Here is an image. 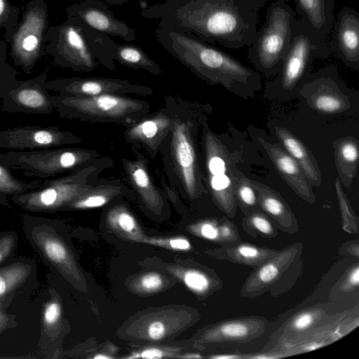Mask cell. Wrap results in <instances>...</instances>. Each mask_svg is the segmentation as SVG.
I'll return each mask as SVG.
<instances>
[{
	"mask_svg": "<svg viewBox=\"0 0 359 359\" xmlns=\"http://www.w3.org/2000/svg\"><path fill=\"white\" fill-rule=\"evenodd\" d=\"M298 15L321 39L326 40L334 24V0H295Z\"/></svg>",
	"mask_w": 359,
	"mask_h": 359,
	"instance_id": "obj_23",
	"label": "cell"
},
{
	"mask_svg": "<svg viewBox=\"0 0 359 359\" xmlns=\"http://www.w3.org/2000/svg\"><path fill=\"white\" fill-rule=\"evenodd\" d=\"M26 236L43 261L74 287H85L83 276L73 252L53 224L44 218L24 216Z\"/></svg>",
	"mask_w": 359,
	"mask_h": 359,
	"instance_id": "obj_8",
	"label": "cell"
},
{
	"mask_svg": "<svg viewBox=\"0 0 359 359\" xmlns=\"http://www.w3.org/2000/svg\"><path fill=\"white\" fill-rule=\"evenodd\" d=\"M79 137L53 126H26L0 130V149L33 151L74 144Z\"/></svg>",
	"mask_w": 359,
	"mask_h": 359,
	"instance_id": "obj_14",
	"label": "cell"
},
{
	"mask_svg": "<svg viewBox=\"0 0 359 359\" xmlns=\"http://www.w3.org/2000/svg\"><path fill=\"white\" fill-rule=\"evenodd\" d=\"M65 13L107 36L119 37L128 42L136 39L135 29L117 18L101 0H81L67 6Z\"/></svg>",
	"mask_w": 359,
	"mask_h": 359,
	"instance_id": "obj_15",
	"label": "cell"
},
{
	"mask_svg": "<svg viewBox=\"0 0 359 359\" xmlns=\"http://www.w3.org/2000/svg\"><path fill=\"white\" fill-rule=\"evenodd\" d=\"M256 191L259 207L273 222L278 229L289 234L299 231L297 219L283 198L271 187L250 180Z\"/></svg>",
	"mask_w": 359,
	"mask_h": 359,
	"instance_id": "obj_22",
	"label": "cell"
},
{
	"mask_svg": "<svg viewBox=\"0 0 359 359\" xmlns=\"http://www.w3.org/2000/svg\"><path fill=\"white\" fill-rule=\"evenodd\" d=\"M121 192V187L115 185L90 187L63 210H87L100 208L119 195Z\"/></svg>",
	"mask_w": 359,
	"mask_h": 359,
	"instance_id": "obj_34",
	"label": "cell"
},
{
	"mask_svg": "<svg viewBox=\"0 0 359 359\" xmlns=\"http://www.w3.org/2000/svg\"><path fill=\"white\" fill-rule=\"evenodd\" d=\"M32 271V265L16 262L0 268V302L11 295L27 280Z\"/></svg>",
	"mask_w": 359,
	"mask_h": 359,
	"instance_id": "obj_33",
	"label": "cell"
},
{
	"mask_svg": "<svg viewBox=\"0 0 359 359\" xmlns=\"http://www.w3.org/2000/svg\"><path fill=\"white\" fill-rule=\"evenodd\" d=\"M93 156L92 151L76 148L10 151L0 153V164L27 176L48 178L83 165Z\"/></svg>",
	"mask_w": 359,
	"mask_h": 359,
	"instance_id": "obj_7",
	"label": "cell"
},
{
	"mask_svg": "<svg viewBox=\"0 0 359 359\" xmlns=\"http://www.w3.org/2000/svg\"><path fill=\"white\" fill-rule=\"evenodd\" d=\"M114 60L133 68H141L151 74L162 72L161 67L137 46L133 44H116Z\"/></svg>",
	"mask_w": 359,
	"mask_h": 359,
	"instance_id": "obj_35",
	"label": "cell"
},
{
	"mask_svg": "<svg viewBox=\"0 0 359 359\" xmlns=\"http://www.w3.org/2000/svg\"><path fill=\"white\" fill-rule=\"evenodd\" d=\"M182 311L164 310L138 320L137 336L150 341H160L182 327Z\"/></svg>",
	"mask_w": 359,
	"mask_h": 359,
	"instance_id": "obj_26",
	"label": "cell"
},
{
	"mask_svg": "<svg viewBox=\"0 0 359 359\" xmlns=\"http://www.w3.org/2000/svg\"><path fill=\"white\" fill-rule=\"evenodd\" d=\"M44 0H31L26 6L11 39L10 56L15 66L29 74L36 62L46 55V34L49 27Z\"/></svg>",
	"mask_w": 359,
	"mask_h": 359,
	"instance_id": "obj_9",
	"label": "cell"
},
{
	"mask_svg": "<svg viewBox=\"0 0 359 359\" xmlns=\"http://www.w3.org/2000/svg\"><path fill=\"white\" fill-rule=\"evenodd\" d=\"M222 219H207L191 224L189 231L196 236L222 244Z\"/></svg>",
	"mask_w": 359,
	"mask_h": 359,
	"instance_id": "obj_42",
	"label": "cell"
},
{
	"mask_svg": "<svg viewBox=\"0 0 359 359\" xmlns=\"http://www.w3.org/2000/svg\"><path fill=\"white\" fill-rule=\"evenodd\" d=\"M18 236L13 231L0 237V264L8 259L17 247Z\"/></svg>",
	"mask_w": 359,
	"mask_h": 359,
	"instance_id": "obj_47",
	"label": "cell"
},
{
	"mask_svg": "<svg viewBox=\"0 0 359 359\" xmlns=\"http://www.w3.org/2000/svg\"><path fill=\"white\" fill-rule=\"evenodd\" d=\"M259 141L285 182L301 198L313 204L316 196L311 184L297 162L279 144L260 137Z\"/></svg>",
	"mask_w": 359,
	"mask_h": 359,
	"instance_id": "obj_20",
	"label": "cell"
},
{
	"mask_svg": "<svg viewBox=\"0 0 359 359\" xmlns=\"http://www.w3.org/2000/svg\"><path fill=\"white\" fill-rule=\"evenodd\" d=\"M336 79V69L326 67L303 86L302 94L311 108L323 114H336L351 107L348 97L340 90Z\"/></svg>",
	"mask_w": 359,
	"mask_h": 359,
	"instance_id": "obj_16",
	"label": "cell"
},
{
	"mask_svg": "<svg viewBox=\"0 0 359 359\" xmlns=\"http://www.w3.org/2000/svg\"><path fill=\"white\" fill-rule=\"evenodd\" d=\"M303 245L294 243L254 269L241 290V296L254 299L269 292L273 297L287 292L303 272Z\"/></svg>",
	"mask_w": 359,
	"mask_h": 359,
	"instance_id": "obj_5",
	"label": "cell"
},
{
	"mask_svg": "<svg viewBox=\"0 0 359 359\" xmlns=\"http://www.w3.org/2000/svg\"><path fill=\"white\" fill-rule=\"evenodd\" d=\"M359 287V266L358 262L353 264L342 276L341 280L337 283L331 292L333 294L337 292L338 297L342 293L358 292Z\"/></svg>",
	"mask_w": 359,
	"mask_h": 359,
	"instance_id": "obj_44",
	"label": "cell"
},
{
	"mask_svg": "<svg viewBox=\"0 0 359 359\" xmlns=\"http://www.w3.org/2000/svg\"><path fill=\"white\" fill-rule=\"evenodd\" d=\"M177 358H203V355H200L199 353H185L182 355H177Z\"/></svg>",
	"mask_w": 359,
	"mask_h": 359,
	"instance_id": "obj_51",
	"label": "cell"
},
{
	"mask_svg": "<svg viewBox=\"0 0 359 359\" xmlns=\"http://www.w3.org/2000/svg\"><path fill=\"white\" fill-rule=\"evenodd\" d=\"M170 272L182 280L194 294L205 297L223 286L220 278L213 272L203 269L172 267Z\"/></svg>",
	"mask_w": 359,
	"mask_h": 359,
	"instance_id": "obj_29",
	"label": "cell"
},
{
	"mask_svg": "<svg viewBox=\"0 0 359 359\" xmlns=\"http://www.w3.org/2000/svg\"><path fill=\"white\" fill-rule=\"evenodd\" d=\"M275 133L285 150L299 165L311 184L319 187L321 184L320 171L310 150L287 129L277 126Z\"/></svg>",
	"mask_w": 359,
	"mask_h": 359,
	"instance_id": "obj_25",
	"label": "cell"
},
{
	"mask_svg": "<svg viewBox=\"0 0 359 359\" xmlns=\"http://www.w3.org/2000/svg\"><path fill=\"white\" fill-rule=\"evenodd\" d=\"M8 65L7 63L8 74ZM0 68L6 76L0 71V97L5 111L43 115L53 111L52 95L46 87L48 78L46 73L29 79L18 81L8 79L1 62Z\"/></svg>",
	"mask_w": 359,
	"mask_h": 359,
	"instance_id": "obj_12",
	"label": "cell"
},
{
	"mask_svg": "<svg viewBox=\"0 0 359 359\" xmlns=\"http://www.w3.org/2000/svg\"><path fill=\"white\" fill-rule=\"evenodd\" d=\"M330 52L326 40L321 39L301 20L296 18L291 42L279 69L282 88L285 90L293 89L305 76L313 58H325Z\"/></svg>",
	"mask_w": 359,
	"mask_h": 359,
	"instance_id": "obj_11",
	"label": "cell"
},
{
	"mask_svg": "<svg viewBox=\"0 0 359 359\" xmlns=\"http://www.w3.org/2000/svg\"><path fill=\"white\" fill-rule=\"evenodd\" d=\"M109 226L118 235L131 241L140 243L145 236L133 214L123 206H116L107 215Z\"/></svg>",
	"mask_w": 359,
	"mask_h": 359,
	"instance_id": "obj_32",
	"label": "cell"
},
{
	"mask_svg": "<svg viewBox=\"0 0 359 359\" xmlns=\"http://www.w3.org/2000/svg\"><path fill=\"white\" fill-rule=\"evenodd\" d=\"M62 303L57 294L53 291L51 297L43 303L42 307L40 345L55 340L62 330Z\"/></svg>",
	"mask_w": 359,
	"mask_h": 359,
	"instance_id": "obj_31",
	"label": "cell"
},
{
	"mask_svg": "<svg viewBox=\"0 0 359 359\" xmlns=\"http://www.w3.org/2000/svg\"><path fill=\"white\" fill-rule=\"evenodd\" d=\"M172 151L179 175L190 197L199 194L200 180L195 148L186 124L175 121Z\"/></svg>",
	"mask_w": 359,
	"mask_h": 359,
	"instance_id": "obj_19",
	"label": "cell"
},
{
	"mask_svg": "<svg viewBox=\"0 0 359 359\" xmlns=\"http://www.w3.org/2000/svg\"><path fill=\"white\" fill-rule=\"evenodd\" d=\"M126 81L104 78H67L47 81V90L56 91L60 94L75 96H95L110 94L120 90L130 88Z\"/></svg>",
	"mask_w": 359,
	"mask_h": 359,
	"instance_id": "obj_21",
	"label": "cell"
},
{
	"mask_svg": "<svg viewBox=\"0 0 359 359\" xmlns=\"http://www.w3.org/2000/svg\"><path fill=\"white\" fill-rule=\"evenodd\" d=\"M336 167L342 185L349 188L358 171V141L353 137H341L333 143Z\"/></svg>",
	"mask_w": 359,
	"mask_h": 359,
	"instance_id": "obj_27",
	"label": "cell"
},
{
	"mask_svg": "<svg viewBox=\"0 0 359 359\" xmlns=\"http://www.w3.org/2000/svg\"><path fill=\"white\" fill-rule=\"evenodd\" d=\"M266 0H167L143 9L159 25L190 32L229 48L249 46L257 31L259 13Z\"/></svg>",
	"mask_w": 359,
	"mask_h": 359,
	"instance_id": "obj_1",
	"label": "cell"
},
{
	"mask_svg": "<svg viewBox=\"0 0 359 359\" xmlns=\"http://www.w3.org/2000/svg\"><path fill=\"white\" fill-rule=\"evenodd\" d=\"M334 185L343 222V228L349 233H358V217L351 206L339 178H336Z\"/></svg>",
	"mask_w": 359,
	"mask_h": 359,
	"instance_id": "obj_40",
	"label": "cell"
},
{
	"mask_svg": "<svg viewBox=\"0 0 359 359\" xmlns=\"http://www.w3.org/2000/svg\"><path fill=\"white\" fill-rule=\"evenodd\" d=\"M154 35L167 52L209 83L235 93L259 86L257 72L190 32L158 25Z\"/></svg>",
	"mask_w": 359,
	"mask_h": 359,
	"instance_id": "obj_2",
	"label": "cell"
},
{
	"mask_svg": "<svg viewBox=\"0 0 359 359\" xmlns=\"http://www.w3.org/2000/svg\"><path fill=\"white\" fill-rule=\"evenodd\" d=\"M295 19L294 11L285 2L276 0L268 7L266 21L248 48L250 62L262 72L271 75L279 72L291 42Z\"/></svg>",
	"mask_w": 359,
	"mask_h": 359,
	"instance_id": "obj_4",
	"label": "cell"
},
{
	"mask_svg": "<svg viewBox=\"0 0 359 359\" xmlns=\"http://www.w3.org/2000/svg\"><path fill=\"white\" fill-rule=\"evenodd\" d=\"M237 207L243 215L260 209L257 201V195L251 184L250 180L239 173L235 189Z\"/></svg>",
	"mask_w": 359,
	"mask_h": 359,
	"instance_id": "obj_38",
	"label": "cell"
},
{
	"mask_svg": "<svg viewBox=\"0 0 359 359\" xmlns=\"http://www.w3.org/2000/svg\"><path fill=\"white\" fill-rule=\"evenodd\" d=\"M208 186L215 204L229 218H233L237 204L236 184L240 172V155L231 153L220 140L208 130L204 137Z\"/></svg>",
	"mask_w": 359,
	"mask_h": 359,
	"instance_id": "obj_6",
	"label": "cell"
},
{
	"mask_svg": "<svg viewBox=\"0 0 359 359\" xmlns=\"http://www.w3.org/2000/svg\"><path fill=\"white\" fill-rule=\"evenodd\" d=\"M325 309H307L295 315L287 325L286 331L292 334H299L309 331L318 325L327 316Z\"/></svg>",
	"mask_w": 359,
	"mask_h": 359,
	"instance_id": "obj_37",
	"label": "cell"
},
{
	"mask_svg": "<svg viewBox=\"0 0 359 359\" xmlns=\"http://www.w3.org/2000/svg\"><path fill=\"white\" fill-rule=\"evenodd\" d=\"M268 320L258 316L229 319L205 330L198 343H245L262 336L269 327Z\"/></svg>",
	"mask_w": 359,
	"mask_h": 359,
	"instance_id": "obj_18",
	"label": "cell"
},
{
	"mask_svg": "<svg viewBox=\"0 0 359 359\" xmlns=\"http://www.w3.org/2000/svg\"><path fill=\"white\" fill-rule=\"evenodd\" d=\"M165 279L159 273L147 272L139 276L134 282L133 288L138 292L154 293L165 287Z\"/></svg>",
	"mask_w": 359,
	"mask_h": 359,
	"instance_id": "obj_43",
	"label": "cell"
},
{
	"mask_svg": "<svg viewBox=\"0 0 359 359\" xmlns=\"http://www.w3.org/2000/svg\"><path fill=\"white\" fill-rule=\"evenodd\" d=\"M278 252L276 249L240 241L222 245L220 248L213 251L212 255L220 259L255 269L273 257Z\"/></svg>",
	"mask_w": 359,
	"mask_h": 359,
	"instance_id": "obj_24",
	"label": "cell"
},
{
	"mask_svg": "<svg viewBox=\"0 0 359 359\" xmlns=\"http://www.w3.org/2000/svg\"><path fill=\"white\" fill-rule=\"evenodd\" d=\"M45 51L55 65L74 71H90L100 64L115 67L116 43L74 16L62 23L49 26L46 34Z\"/></svg>",
	"mask_w": 359,
	"mask_h": 359,
	"instance_id": "obj_3",
	"label": "cell"
},
{
	"mask_svg": "<svg viewBox=\"0 0 359 359\" xmlns=\"http://www.w3.org/2000/svg\"><path fill=\"white\" fill-rule=\"evenodd\" d=\"M210 358H215V359H233V358H242L240 355H236L234 353H230V354H222V355H215L210 356Z\"/></svg>",
	"mask_w": 359,
	"mask_h": 359,
	"instance_id": "obj_49",
	"label": "cell"
},
{
	"mask_svg": "<svg viewBox=\"0 0 359 359\" xmlns=\"http://www.w3.org/2000/svg\"><path fill=\"white\" fill-rule=\"evenodd\" d=\"M108 6H121L126 2L135 1V0H101ZM137 1H145V0H137Z\"/></svg>",
	"mask_w": 359,
	"mask_h": 359,
	"instance_id": "obj_50",
	"label": "cell"
},
{
	"mask_svg": "<svg viewBox=\"0 0 359 359\" xmlns=\"http://www.w3.org/2000/svg\"><path fill=\"white\" fill-rule=\"evenodd\" d=\"M140 243L156 245L170 250L188 251L191 249L189 241L182 236L170 238H148L144 236Z\"/></svg>",
	"mask_w": 359,
	"mask_h": 359,
	"instance_id": "obj_45",
	"label": "cell"
},
{
	"mask_svg": "<svg viewBox=\"0 0 359 359\" xmlns=\"http://www.w3.org/2000/svg\"><path fill=\"white\" fill-rule=\"evenodd\" d=\"M332 28L330 50L346 66L358 70L359 13L349 6L342 7Z\"/></svg>",
	"mask_w": 359,
	"mask_h": 359,
	"instance_id": "obj_17",
	"label": "cell"
},
{
	"mask_svg": "<svg viewBox=\"0 0 359 359\" xmlns=\"http://www.w3.org/2000/svg\"><path fill=\"white\" fill-rule=\"evenodd\" d=\"M171 128L170 118L163 114L152 116L127 131L128 137L154 149Z\"/></svg>",
	"mask_w": 359,
	"mask_h": 359,
	"instance_id": "obj_30",
	"label": "cell"
},
{
	"mask_svg": "<svg viewBox=\"0 0 359 359\" xmlns=\"http://www.w3.org/2000/svg\"><path fill=\"white\" fill-rule=\"evenodd\" d=\"M88 170L41 182L31 191L11 196V201L30 212H48L63 210L91 186L86 182Z\"/></svg>",
	"mask_w": 359,
	"mask_h": 359,
	"instance_id": "obj_10",
	"label": "cell"
},
{
	"mask_svg": "<svg viewBox=\"0 0 359 359\" xmlns=\"http://www.w3.org/2000/svg\"><path fill=\"white\" fill-rule=\"evenodd\" d=\"M5 303L0 302V335L8 329L17 326L15 316L6 313Z\"/></svg>",
	"mask_w": 359,
	"mask_h": 359,
	"instance_id": "obj_48",
	"label": "cell"
},
{
	"mask_svg": "<svg viewBox=\"0 0 359 359\" xmlns=\"http://www.w3.org/2000/svg\"><path fill=\"white\" fill-rule=\"evenodd\" d=\"M41 182H26L17 179L11 170L0 164V200L37 188Z\"/></svg>",
	"mask_w": 359,
	"mask_h": 359,
	"instance_id": "obj_39",
	"label": "cell"
},
{
	"mask_svg": "<svg viewBox=\"0 0 359 359\" xmlns=\"http://www.w3.org/2000/svg\"><path fill=\"white\" fill-rule=\"evenodd\" d=\"M20 8L13 5L9 0H0V29L4 30L7 43L15 33L19 23Z\"/></svg>",
	"mask_w": 359,
	"mask_h": 359,
	"instance_id": "obj_41",
	"label": "cell"
},
{
	"mask_svg": "<svg viewBox=\"0 0 359 359\" xmlns=\"http://www.w3.org/2000/svg\"><path fill=\"white\" fill-rule=\"evenodd\" d=\"M54 109L61 116H94L120 118L142 110V102L111 94L75 96L61 94L51 96Z\"/></svg>",
	"mask_w": 359,
	"mask_h": 359,
	"instance_id": "obj_13",
	"label": "cell"
},
{
	"mask_svg": "<svg viewBox=\"0 0 359 359\" xmlns=\"http://www.w3.org/2000/svg\"><path fill=\"white\" fill-rule=\"evenodd\" d=\"M177 352V348H169L163 347L151 346L133 352L126 358H147V359H160L163 358L175 357Z\"/></svg>",
	"mask_w": 359,
	"mask_h": 359,
	"instance_id": "obj_46",
	"label": "cell"
},
{
	"mask_svg": "<svg viewBox=\"0 0 359 359\" xmlns=\"http://www.w3.org/2000/svg\"><path fill=\"white\" fill-rule=\"evenodd\" d=\"M241 226L246 233L255 238H273L278 235V228L260 209L244 215Z\"/></svg>",
	"mask_w": 359,
	"mask_h": 359,
	"instance_id": "obj_36",
	"label": "cell"
},
{
	"mask_svg": "<svg viewBox=\"0 0 359 359\" xmlns=\"http://www.w3.org/2000/svg\"><path fill=\"white\" fill-rule=\"evenodd\" d=\"M125 166L132 185L143 202L154 212H159L163 205V200L152 183L142 161H127Z\"/></svg>",
	"mask_w": 359,
	"mask_h": 359,
	"instance_id": "obj_28",
	"label": "cell"
},
{
	"mask_svg": "<svg viewBox=\"0 0 359 359\" xmlns=\"http://www.w3.org/2000/svg\"><path fill=\"white\" fill-rule=\"evenodd\" d=\"M278 1H283V2H286L287 1H289V0H278Z\"/></svg>",
	"mask_w": 359,
	"mask_h": 359,
	"instance_id": "obj_52",
	"label": "cell"
}]
</instances>
